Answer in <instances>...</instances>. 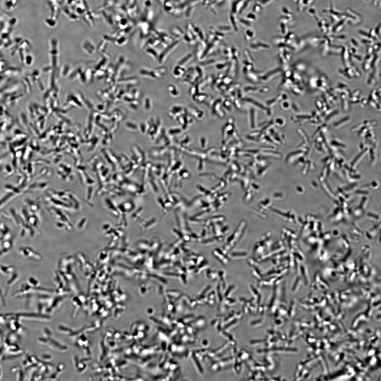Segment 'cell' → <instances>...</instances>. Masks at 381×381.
Here are the masks:
<instances>
[{
    "instance_id": "cell-1",
    "label": "cell",
    "mask_w": 381,
    "mask_h": 381,
    "mask_svg": "<svg viewBox=\"0 0 381 381\" xmlns=\"http://www.w3.org/2000/svg\"><path fill=\"white\" fill-rule=\"evenodd\" d=\"M213 254L216 258L219 260L223 264H226L228 263V260H227L226 255L224 254V253H223L221 251H220V250L218 249L215 250L213 251Z\"/></svg>"
},
{
    "instance_id": "cell-2",
    "label": "cell",
    "mask_w": 381,
    "mask_h": 381,
    "mask_svg": "<svg viewBox=\"0 0 381 381\" xmlns=\"http://www.w3.org/2000/svg\"><path fill=\"white\" fill-rule=\"evenodd\" d=\"M373 49L372 48H369L368 49V53L369 54H371L372 53L373 51Z\"/></svg>"
}]
</instances>
